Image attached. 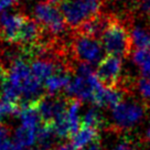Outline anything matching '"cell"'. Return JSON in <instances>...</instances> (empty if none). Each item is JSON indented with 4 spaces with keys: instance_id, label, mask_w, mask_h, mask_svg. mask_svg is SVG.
I'll return each instance as SVG.
<instances>
[{
    "instance_id": "1",
    "label": "cell",
    "mask_w": 150,
    "mask_h": 150,
    "mask_svg": "<svg viewBox=\"0 0 150 150\" xmlns=\"http://www.w3.org/2000/svg\"><path fill=\"white\" fill-rule=\"evenodd\" d=\"M5 83L24 103H35L43 96L42 83L33 76L30 64L24 59L12 61Z\"/></svg>"
},
{
    "instance_id": "2",
    "label": "cell",
    "mask_w": 150,
    "mask_h": 150,
    "mask_svg": "<svg viewBox=\"0 0 150 150\" xmlns=\"http://www.w3.org/2000/svg\"><path fill=\"white\" fill-rule=\"evenodd\" d=\"M100 43L108 55L117 56L120 59L129 56L132 51L130 32L126 25L114 16L100 38Z\"/></svg>"
},
{
    "instance_id": "3",
    "label": "cell",
    "mask_w": 150,
    "mask_h": 150,
    "mask_svg": "<svg viewBox=\"0 0 150 150\" xmlns=\"http://www.w3.org/2000/svg\"><path fill=\"white\" fill-rule=\"evenodd\" d=\"M102 2L91 0H62L59 5L67 25L75 30L89 19L99 14Z\"/></svg>"
},
{
    "instance_id": "4",
    "label": "cell",
    "mask_w": 150,
    "mask_h": 150,
    "mask_svg": "<svg viewBox=\"0 0 150 150\" xmlns=\"http://www.w3.org/2000/svg\"><path fill=\"white\" fill-rule=\"evenodd\" d=\"M34 19L40 23L44 32L50 35H62L65 32L66 22L59 6L40 2L34 8Z\"/></svg>"
},
{
    "instance_id": "5",
    "label": "cell",
    "mask_w": 150,
    "mask_h": 150,
    "mask_svg": "<svg viewBox=\"0 0 150 150\" xmlns=\"http://www.w3.org/2000/svg\"><path fill=\"white\" fill-rule=\"evenodd\" d=\"M146 114V107L135 100H122L112 109L114 126L119 130H128L136 127L142 120Z\"/></svg>"
},
{
    "instance_id": "6",
    "label": "cell",
    "mask_w": 150,
    "mask_h": 150,
    "mask_svg": "<svg viewBox=\"0 0 150 150\" xmlns=\"http://www.w3.org/2000/svg\"><path fill=\"white\" fill-rule=\"evenodd\" d=\"M71 51L74 61L93 64L96 62H100L104 59V47L98 40L84 37L77 33L73 34Z\"/></svg>"
},
{
    "instance_id": "7",
    "label": "cell",
    "mask_w": 150,
    "mask_h": 150,
    "mask_svg": "<svg viewBox=\"0 0 150 150\" xmlns=\"http://www.w3.org/2000/svg\"><path fill=\"white\" fill-rule=\"evenodd\" d=\"M103 87L98 81L96 73L89 76H76L72 79L71 83L66 87V95L69 98L77 99V100H88L93 103L94 97L99 89Z\"/></svg>"
},
{
    "instance_id": "8",
    "label": "cell",
    "mask_w": 150,
    "mask_h": 150,
    "mask_svg": "<svg viewBox=\"0 0 150 150\" xmlns=\"http://www.w3.org/2000/svg\"><path fill=\"white\" fill-rule=\"evenodd\" d=\"M122 59L114 55L105 56L98 63L96 76L106 88H116L122 85Z\"/></svg>"
},
{
    "instance_id": "9",
    "label": "cell",
    "mask_w": 150,
    "mask_h": 150,
    "mask_svg": "<svg viewBox=\"0 0 150 150\" xmlns=\"http://www.w3.org/2000/svg\"><path fill=\"white\" fill-rule=\"evenodd\" d=\"M27 16L21 13H2L0 16V37L7 42L17 43L19 32Z\"/></svg>"
},
{
    "instance_id": "10",
    "label": "cell",
    "mask_w": 150,
    "mask_h": 150,
    "mask_svg": "<svg viewBox=\"0 0 150 150\" xmlns=\"http://www.w3.org/2000/svg\"><path fill=\"white\" fill-rule=\"evenodd\" d=\"M112 17V16H108V14H97L92 19H89L88 21L84 22L79 28L75 29L74 33L98 40L102 38L104 31L106 30L107 25L110 22Z\"/></svg>"
},
{
    "instance_id": "11",
    "label": "cell",
    "mask_w": 150,
    "mask_h": 150,
    "mask_svg": "<svg viewBox=\"0 0 150 150\" xmlns=\"http://www.w3.org/2000/svg\"><path fill=\"white\" fill-rule=\"evenodd\" d=\"M98 130L87 126H81L80 129L71 137V145L75 150H84L86 147L97 144Z\"/></svg>"
},
{
    "instance_id": "12",
    "label": "cell",
    "mask_w": 150,
    "mask_h": 150,
    "mask_svg": "<svg viewBox=\"0 0 150 150\" xmlns=\"http://www.w3.org/2000/svg\"><path fill=\"white\" fill-rule=\"evenodd\" d=\"M71 81L72 79H71L70 71H60L50 76L44 82V88L47 89L49 95L55 96L62 89H66V87L71 83Z\"/></svg>"
},
{
    "instance_id": "13",
    "label": "cell",
    "mask_w": 150,
    "mask_h": 150,
    "mask_svg": "<svg viewBox=\"0 0 150 150\" xmlns=\"http://www.w3.org/2000/svg\"><path fill=\"white\" fill-rule=\"evenodd\" d=\"M80 112H81V100L69 98L67 108H66V119H67V124L70 126L72 135L80 129L81 124H82V122H81L82 118L80 117Z\"/></svg>"
},
{
    "instance_id": "14",
    "label": "cell",
    "mask_w": 150,
    "mask_h": 150,
    "mask_svg": "<svg viewBox=\"0 0 150 150\" xmlns=\"http://www.w3.org/2000/svg\"><path fill=\"white\" fill-rule=\"evenodd\" d=\"M14 142L22 148H31L37 142L38 129L20 126L14 131Z\"/></svg>"
},
{
    "instance_id": "15",
    "label": "cell",
    "mask_w": 150,
    "mask_h": 150,
    "mask_svg": "<svg viewBox=\"0 0 150 150\" xmlns=\"http://www.w3.org/2000/svg\"><path fill=\"white\" fill-rule=\"evenodd\" d=\"M55 138H57V137L55 135V131H54L52 124L42 122V125L38 129L37 137V142L39 144L40 150H51V147Z\"/></svg>"
},
{
    "instance_id": "16",
    "label": "cell",
    "mask_w": 150,
    "mask_h": 150,
    "mask_svg": "<svg viewBox=\"0 0 150 150\" xmlns=\"http://www.w3.org/2000/svg\"><path fill=\"white\" fill-rule=\"evenodd\" d=\"M130 37L132 47L137 50L150 49V31L140 25H132L130 29Z\"/></svg>"
},
{
    "instance_id": "17",
    "label": "cell",
    "mask_w": 150,
    "mask_h": 150,
    "mask_svg": "<svg viewBox=\"0 0 150 150\" xmlns=\"http://www.w3.org/2000/svg\"><path fill=\"white\" fill-rule=\"evenodd\" d=\"M132 60L139 67L142 77L150 79V49L136 50L132 54Z\"/></svg>"
},
{
    "instance_id": "18",
    "label": "cell",
    "mask_w": 150,
    "mask_h": 150,
    "mask_svg": "<svg viewBox=\"0 0 150 150\" xmlns=\"http://www.w3.org/2000/svg\"><path fill=\"white\" fill-rule=\"evenodd\" d=\"M81 122H82V126L92 127V128L97 129L103 125L104 117L98 108L92 107L89 108L87 112H84Z\"/></svg>"
},
{
    "instance_id": "19",
    "label": "cell",
    "mask_w": 150,
    "mask_h": 150,
    "mask_svg": "<svg viewBox=\"0 0 150 150\" xmlns=\"http://www.w3.org/2000/svg\"><path fill=\"white\" fill-rule=\"evenodd\" d=\"M20 107L17 103H10V102H0V125H2V122L6 118H9L14 115H19Z\"/></svg>"
},
{
    "instance_id": "20",
    "label": "cell",
    "mask_w": 150,
    "mask_h": 150,
    "mask_svg": "<svg viewBox=\"0 0 150 150\" xmlns=\"http://www.w3.org/2000/svg\"><path fill=\"white\" fill-rule=\"evenodd\" d=\"M136 87L139 91L141 97L147 102H150V79L141 77L140 80L137 82Z\"/></svg>"
},
{
    "instance_id": "21",
    "label": "cell",
    "mask_w": 150,
    "mask_h": 150,
    "mask_svg": "<svg viewBox=\"0 0 150 150\" xmlns=\"http://www.w3.org/2000/svg\"><path fill=\"white\" fill-rule=\"evenodd\" d=\"M11 145L9 129L2 124L0 125V150H9Z\"/></svg>"
},
{
    "instance_id": "22",
    "label": "cell",
    "mask_w": 150,
    "mask_h": 150,
    "mask_svg": "<svg viewBox=\"0 0 150 150\" xmlns=\"http://www.w3.org/2000/svg\"><path fill=\"white\" fill-rule=\"evenodd\" d=\"M18 0H0V16L5 13L6 10L9 9L11 6H13Z\"/></svg>"
},
{
    "instance_id": "23",
    "label": "cell",
    "mask_w": 150,
    "mask_h": 150,
    "mask_svg": "<svg viewBox=\"0 0 150 150\" xmlns=\"http://www.w3.org/2000/svg\"><path fill=\"white\" fill-rule=\"evenodd\" d=\"M112 150H135V148L132 147V145L128 140H124L115 146Z\"/></svg>"
},
{
    "instance_id": "24",
    "label": "cell",
    "mask_w": 150,
    "mask_h": 150,
    "mask_svg": "<svg viewBox=\"0 0 150 150\" xmlns=\"http://www.w3.org/2000/svg\"><path fill=\"white\" fill-rule=\"evenodd\" d=\"M7 72H8V71H6L5 69H4L2 64L0 63V88L2 87V85H4L6 79H7Z\"/></svg>"
},
{
    "instance_id": "25",
    "label": "cell",
    "mask_w": 150,
    "mask_h": 150,
    "mask_svg": "<svg viewBox=\"0 0 150 150\" xmlns=\"http://www.w3.org/2000/svg\"><path fill=\"white\" fill-rule=\"evenodd\" d=\"M51 150H75V149L70 144H63V145L57 146L56 148H52Z\"/></svg>"
},
{
    "instance_id": "26",
    "label": "cell",
    "mask_w": 150,
    "mask_h": 150,
    "mask_svg": "<svg viewBox=\"0 0 150 150\" xmlns=\"http://www.w3.org/2000/svg\"><path fill=\"white\" fill-rule=\"evenodd\" d=\"M9 150H23V148H22L21 146L17 145L16 142H12V145H11V147H10Z\"/></svg>"
},
{
    "instance_id": "27",
    "label": "cell",
    "mask_w": 150,
    "mask_h": 150,
    "mask_svg": "<svg viewBox=\"0 0 150 150\" xmlns=\"http://www.w3.org/2000/svg\"><path fill=\"white\" fill-rule=\"evenodd\" d=\"M84 150H102V148H100V146L98 144H95V145L91 146V147H88V148H86Z\"/></svg>"
},
{
    "instance_id": "28",
    "label": "cell",
    "mask_w": 150,
    "mask_h": 150,
    "mask_svg": "<svg viewBox=\"0 0 150 150\" xmlns=\"http://www.w3.org/2000/svg\"><path fill=\"white\" fill-rule=\"evenodd\" d=\"M146 140L148 141V142H150V122H149V126H148V128H147V130H146Z\"/></svg>"
},
{
    "instance_id": "29",
    "label": "cell",
    "mask_w": 150,
    "mask_h": 150,
    "mask_svg": "<svg viewBox=\"0 0 150 150\" xmlns=\"http://www.w3.org/2000/svg\"><path fill=\"white\" fill-rule=\"evenodd\" d=\"M62 0H47V2L49 4H52V5H55V6H59L61 4Z\"/></svg>"
},
{
    "instance_id": "30",
    "label": "cell",
    "mask_w": 150,
    "mask_h": 150,
    "mask_svg": "<svg viewBox=\"0 0 150 150\" xmlns=\"http://www.w3.org/2000/svg\"><path fill=\"white\" fill-rule=\"evenodd\" d=\"M91 1H99V2H100L102 0H91Z\"/></svg>"
},
{
    "instance_id": "31",
    "label": "cell",
    "mask_w": 150,
    "mask_h": 150,
    "mask_svg": "<svg viewBox=\"0 0 150 150\" xmlns=\"http://www.w3.org/2000/svg\"><path fill=\"white\" fill-rule=\"evenodd\" d=\"M29 150H38V149H29Z\"/></svg>"
},
{
    "instance_id": "32",
    "label": "cell",
    "mask_w": 150,
    "mask_h": 150,
    "mask_svg": "<svg viewBox=\"0 0 150 150\" xmlns=\"http://www.w3.org/2000/svg\"><path fill=\"white\" fill-rule=\"evenodd\" d=\"M140 1H144V0H140Z\"/></svg>"
}]
</instances>
